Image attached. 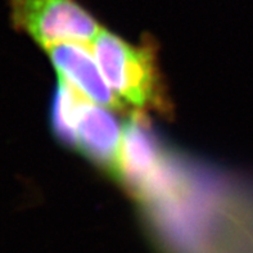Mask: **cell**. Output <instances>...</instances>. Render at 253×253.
<instances>
[{
    "label": "cell",
    "instance_id": "obj_1",
    "mask_svg": "<svg viewBox=\"0 0 253 253\" xmlns=\"http://www.w3.org/2000/svg\"><path fill=\"white\" fill-rule=\"evenodd\" d=\"M93 53L111 89L128 109L170 115L172 107L152 39L136 45L102 29L93 40Z\"/></svg>",
    "mask_w": 253,
    "mask_h": 253
},
{
    "label": "cell",
    "instance_id": "obj_2",
    "mask_svg": "<svg viewBox=\"0 0 253 253\" xmlns=\"http://www.w3.org/2000/svg\"><path fill=\"white\" fill-rule=\"evenodd\" d=\"M16 31L46 49L61 42H93L99 22L77 0H6Z\"/></svg>",
    "mask_w": 253,
    "mask_h": 253
},
{
    "label": "cell",
    "instance_id": "obj_3",
    "mask_svg": "<svg viewBox=\"0 0 253 253\" xmlns=\"http://www.w3.org/2000/svg\"><path fill=\"white\" fill-rule=\"evenodd\" d=\"M122 136L124 128L112 109L86 99L77 116L71 149L83 154L99 170L117 180Z\"/></svg>",
    "mask_w": 253,
    "mask_h": 253
},
{
    "label": "cell",
    "instance_id": "obj_4",
    "mask_svg": "<svg viewBox=\"0 0 253 253\" xmlns=\"http://www.w3.org/2000/svg\"><path fill=\"white\" fill-rule=\"evenodd\" d=\"M58 79L79 90L87 99L112 109L124 112L127 107L111 89L103 76L99 64L83 42H61L45 49Z\"/></svg>",
    "mask_w": 253,
    "mask_h": 253
},
{
    "label": "cell",
    "instance_id": "obj_5",
    "mask_svg": "<svg viewBox=\"0 0 253 253\" xmlns=\"http://www.w3.org/2000/svg\"><path fill=\"white\" fill-rule=\"evenodd\" d=\"M87 98L62 79H58L57 87L49 107V125L51 132L61 144L72 148L77 116Z\"/></svg>",
    "mask_w": 253,
    "mask_h": 253
}]
</instances>
